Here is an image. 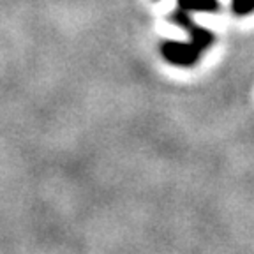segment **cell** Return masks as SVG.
I'll list each match as a JSON object with an SVG mask.
<instances>
[{
  "label": "cell",
  "instance_id": "obj_2",
  "mask_svg": "<svg viewBox=\"0 0 254 254\" xmlns=\"http://www.w3.org/2000/svg\"><path fill=\"white\" fill-rule=\"evenodd\" d=\"M173 20L177 21V23H180L182 27H186L187 30H189L190 37H192V43L196 44V46L199 48V50H205L208 44L212 43V34L210 32H206L205 28L198 27V25H194L192 21H190V18L187 14H184L182 11H177L173 14Z\"/></svg>",
  "mask_w": 254,
  "mask_h": 254
},
{
  "label": "cell",
  "instance_id": "obj_4",
  "mask_svg": "<svg viewBox=\"0 0 254 254\" xmlns=\"http://www.w3.org/2000/svg\"><path fill=\"white\" fill-rule=\"evenodd\" d=\"M233 11L237 14H249L254 11V0H233Z\"/></svg>",
  "mask_w": 254,
  "mask_h": 254
},
{
  "label": "cell",
  "instance_id": "obj_1",
  "mask_svg": "<svg viewBox=\"0 0 254 254\" xmlns=\"http://www.w3.org/2000/svg\"><path fill=\"white\" fill-rule=\"evenodd\" d=\"M163 57L168 62L175 64V65H192L196 60L199 59V50L192 41L190 43H177V41H168L161 48Z\"/></svg>",
  "mask_w": 254,
  "mask_h": 254
},
{
  "label": "cell",
  "instance_id": "obj_3",
  "mask_svg": "<svg viewBox=\"0 0 254 254\" xmlns=\"http://www.w3.org/2000/svg\"><path fill=\"white\" fill-rule=\"evenodd\" d=\"M182 11H217V0H179Z\"/></svg>",
  "mask_w": 254,
  "mask_h": 254
}]
</instances>
